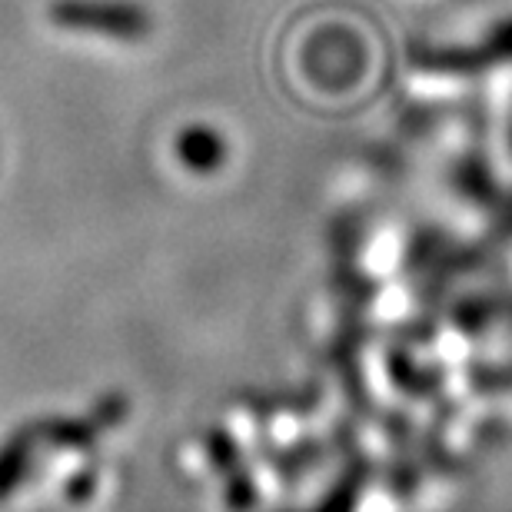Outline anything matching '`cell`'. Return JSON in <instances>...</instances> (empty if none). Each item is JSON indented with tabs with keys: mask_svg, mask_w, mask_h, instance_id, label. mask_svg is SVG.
Instances as JSON below:
<instances>
[{
	"mask_svg": "<svg viewBox=\"0 0 512 512\" xmlns=\"http://www.w3.org/2000/svg\"><path fill=\"white\" fill-rule=\"evenodd\" d=\"M47 14L60 30L114 40H143L153 30L147 7L130 4V0H54Z\"/></svg>",
	"mask_w": 512,
	"mask_h": 512,
	"instance_id": "cell-1",
	"label": "cell"
},
{
	"mask_svg": "<svg viewBox=\"0 0 512 512\" xmlns=\"http://www.w3.org/2000/svg\"><path fill=\"white\" fill-rule=\"evenodd\" d=\"M180 160L193 170H213L223 160V140L210 127H190L177 140Z\"/></svg>",
	"mask_w": 512,
	"mask_h": 512,
	"instance_id": "cell-2",
	"label": "cell"
}]
</instances>
